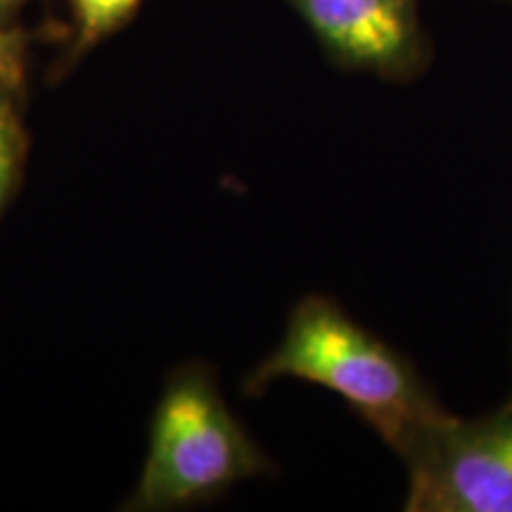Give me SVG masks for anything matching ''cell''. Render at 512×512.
<instances>
[{"label": "cell", "instance_id": "cell-8", "mask_svg": "<svg viewBox=\"0 0 512 512\" xmlns=\"http://www.w3.org/2000/svg\"><path fill=\"white\" fill-rule=\"evenodd\" d=\"M22 3H27V0H0V17L8 15L12 10H17Z\"/></svg>", "mask_w": 512, "mask_h": 512}, {"label": "cell", "instance_id": "cell-6", "mask_svg": "<svg viewBox=\"0 0 512 512\" xmlns=\"http://www.w3.org/2000/svg\"><path fill=\"white\" fill-rule=\"evenodd\" d=\"M76 29V50L93 48L136 15L140 0H69Z\"/></svg>", "mask_w": 512, "mask_h": 512}, {"label": "cell", "instance_id": "cell-5", "mask_svg": "<svg viewBox=\"0 0 512 512\" xmlns=\"http://www.w3.org/2000/svg\"><path fill=\"white\" fill-rule=\"evenodd\" d=\"M15 91L17 88L0 83V214L17 188L29 147Z\"/></svg>", "mask_w": 512, "mask_h": 512}, {"label": "cell", "instance_id": "cell-2", "mask_svg": "<svg viewBox=\"0 0 512 512\" xmlns=\"http://www.w3.org/2000/svg\"><path fill=\"white\" fill-rule=\"evenodd\" d=\"M268 467L207 370L183 368L166 384L152 415L143 472L126 508H185L264 475Z\"/></svg>", "mask_w": 512, "mask_h": 512}, {"label": "cell", "instance_id": "cell-3", "mask_svg": "<svg viewBox=\"0 0 512 512\" xmlns=\"http://www.w3.org/2000/svg\"><path fill=\"white\" fill-rule=\"evenodd\" d=\"M411 512H512V399L489 415H448L411 456Z\"/></svg>", "mask_w": 512, "mask_h": 512}, {"label": "cell", "instance_id": "cell-7", "mask_svg": "<svg viewBox=\"0 0 512 512\" xmlns=\"http://www.w3.org/2000/svg\"><path fill=\"white\" fill-rule=\"evenodd\" d=\"M24 62H27V36L0 24V83L12 88L22 86Z\"/></svg>", "mask_w": 512, "mask_h": 512}, {"label": "cell", "instance_id": "cell-4", "mask_svg": "<svg viewBox=\"0 0 512 512\" xmlns=\"http://www.w3.org/2000/svg\"><path fill=\"white\" fill-rule=\"evenodd\" d=\"M339 67L387 81H411L427 69L430 38L420 0H285Z\"/></svg>", "mask_w": 512, "mask_h": 512}, {"label": "cell", "instance_id": "cell-1", "mask_svg": "<svg viewBox=\"0 0 512 512\" xmlns=\"http://www.w3.org/2000/svg\"><path fill=\"white\" fill-rule=\"evenodd\" d=\"M285 377L330 389L401 458L451 415L406 356L320 294L294 306L283 339L245 389L261 394Z\"/></svg>", "mask_w": 512, "mask_h": 512}]
</instances>
